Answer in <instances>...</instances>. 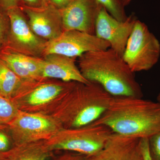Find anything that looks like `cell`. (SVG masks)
<instances>
[{
    "mask_svg": "<svg viewBox=\"0 0 160 160\" xmlns=\"http://www.w3.org/2000/svg\"><path fill=\"white\" fill-rule=\"evenodd\" d=\"M23 5L32 8H41L50 4V0H22ZM22 5V6H23Z\"/></svg>",
    "mask_w": 160,
    "mask_h": 160,
    "instance_id": "cell-24",
    "label": "cell"
},
{
    "mask_svg": "<svg viewBox=\"0 0 160 160\" xmlns=\"http://www.w3.org/2000/svg\"><path fill=\"white\" fill-rule=\"evenodd\" d=\"M102 6L97 0H73L61 10L64 31L78 30L95 35V26Z\"/></svg>",
    "mask_w": 160,
    "mask_h": 160,
    "instance_id": "cell-11",
    "label": "cell"
},
{
    "mask_svg": "<svg viewBox=\"0 0 160 160\" xmlns=\"http://www.w3.org/2000/svg\"><path fill=\"white\" fill-rule=\"evenodd\" d=\"M29 18L32 30L39 37L47 41L58 37L64 31L61 10L50 3L41 8L20 7Z\"/></svg>",
    "mask_w": 160,
    "mask_h": 160,
    "instance_id": "cell-12",
    "label": "cell"
},
{
    "mask_svg": "<svg viewBox=\"0 0 160 160\" xmlns=\"http://www.w3.org/2000/svg\"><path fill=\"white\" fill-rule=\"evenodd\" d=\"M141 146L143 155V160H152L149 153L148 138L141 139Z\"/></svg>",
    "mask_w": 160,
    "mask_h": 160,
    "instance_id": "cell-25",
    "label": "cell"
},
{
    "mask_svg": "<svg viewBox=\"0 0 160 160\" xmlns=\"http://www.w3.org/2000/svg\"><path fill=\"white\" fill-rule=\"evenodd\" d=\"M122 1L124 5H125V6H126L127 5H129L132 0H122Z\"/></svg>",
    "mask_w": 160,
    "mask_h": 160,
    "instance_id": "cell-28",
    "label": "cell"
},
{
    "mask_svg": "<svg viewBox=\"0 0 160 160\" xmlns=\"http://www.w3.org/2000/svg\"><path fill=\"white\" fill-rule=\"evenodd\" d=\"M94 124L113 133L149 138L160 131V102L135 97H113L106 111Z\"/></svg>",
    "mask_w": 160,
    "mask_h": 160,
    "instance_id": "cell-1",
    "label": "cell"
},
{
    "mask_svg": "<svg viewBox=\"0 0 160 160\" xmlns=\"http://www.w3.org/2000/svg\"><path fill=\"white\" fill-rule=\"evenodd\" d=\"M112 133L106 126L92 123L77 128H61L45 141L52 151L64 150L90 157L102 149Z\"/></svg>",
    "mask_w": 160,
    "mask_h": 160,
    "instance_id": "cell-4",
    "label": "cell"
},
{
    "mask_svg": "<svg viewBox=\"0 0 160 160\" xmlns=\"http://www.w3.org/2000/svg\"><path fill=\"white\" fill-rule=\"evenodd\" d=\"M90 160H143L141 139L112 132L102 149Z\"/></svg>",
    "mask_w": 160,
    "mask_h": 160,
    "instance_id": "cell-13",
    "label": "cell"
},
{
    "mask_svg": "<svg viewBox=\"0 0 160 160\" xmlns=\"http://www.w3.org/2000/svg\"><path fill=\"white\" fill-rule=\"evenodd\" d=\"M19 111L10 100L0 95V127H8Z\"/></svg>",
    "mask_w": 160,
    "mask_h": 160,
    "instance_id": "cell-18",
    "label": "cell"
},
{
    "mask_svg": "<svg viewBox=\"0 0 160 160\" xmlns=\"http://www.w3.org/2000/svg\"><path fill=\"white\" fill-rule=\"evenodd\" d=\"M43 63V79L54 78L62 82H76L87 84L75 63V58L62 54H49L45 56Z\"/></svg>",
    "mask_w": 160,
    "mask_h": 160,
    "instance_id": "cell-14",
    "label": "cell"
},
{
    "mask_svg": "<svg viewBox=\"0 0 160 160\" xmlns=\"http://www.w3.org/2000/svg\"><path fill=\"white\" fill-rule=\"evenodd\" d=\"M4 153H0V160L2 159Z\"/></svg>",
    "mask_w": 160,
    "mask_h": 160,
    "instance_id": "cell-30",
    "label": "cell"
},
{
    "mask_svg": "<svg viewBox=\"0 0 160 160\" xmlns=\"http://www.w3.org/2000/svg\"><path fill=\"white\" fill-rule=\"evenodd\" d=\"M45 141L15 145L2 160H50L53 155Z\"/></svg>",
    "mask_w": 160,
    "mask_h": 160,
    "instance_id": "cell-16",
    "label": "cell"
},
{
    "mask_svg": "<svg viewBox=\"0 0 160 160\" xmlns=\"http://www.w3.org/2000/svg\"><path fill=\"white\" fill-rule=\"evenodd\" d=\"M157 99V101H158V102H160V92L158 93V95Z\"/></svg>",
    "mask_w": 160,
    "mask_h": 160,
    "instance_id": "cell-29",
    "label": "cell"
},
{
    "mask_svg": "<svg viewBox=\"0 0 160 160\" xmlns=\"http://www.w3.org/2000/svg\"><path fill=\"white\" fill-rule=\"evenodd\" d=\"M149 153L152 160H160V131L148 138Z\"/></svg>",
    "mask_w": 160,
    "mask_h": 160,
    "instance_id": "cell-21",
    "label": "cell"
},
{
    "mask_svg": "<svg viewBox=\"0 0 160 160\" xmlns=\"http://www.w3.org/2000/svg\"><path fill=\"white\" fill-rule=\"evenodd\" d=\"M137 20L131 15L126 21H118L102 7L96 22L95 35L109 43L111 49L122 56Z\"/></svg>",
    "mask_w": 160,
    "mask_h": 160,
    "instance_id": "cell-9",
    "label": "cell"
},
{
    "mask_svg": "<svg viewBox=\"0 0 160 160\" xmlns=\"http://www.w3.org/2000/svg\"><path fill=\"white\" fill-rule=\"evenodd\" d=\"M109 48V43L95 35L78 30H67L63 31L56 38L47 41L44 54L55 53L79 58L86 52Z\"/></svg>",
    "mask_w": 160,
    "mask_h": 160,
    "instance_id": "cell-8",
    "label": "cell"
},
{
    "mask_svg": "<svg viewBox=\"0 0 160 160\" xmlns=\"http://www.w3.org/2000/svg\"><path fill=\"white\" fill-rule=\"evenodd\" d=\"M15 146L8 127H0V153H5Z\"/></svg>",
    "mask_w": 160,
    "mask_h": 160,
    "instance_id": "cell-20",
    "label": "cell"
},
{
    "mask_svg": "<svg viewBox=\"0 0 160 160\" xmlns=\"http://www.w3.org/2000/svg\"><path fill=\"white\" fill-rule=\"evenodd\" d=\"M106 11L118 21H125L128 16L126 15L122 0H97Z\"/></svg>",
    "mask_w": 160,
    "mask_h": 160,
    "instance_id": "cell-19",
    "label": "cell"
},
{
    "mask_svg": "<svg viewBox=\"0 0 160 160\" xmlns=\"http://www.w3.org/2000/svg\"><path fill=\"white\" fill-rule=\"evenodd\" d=\"M62 128L48 115L20 110L8 126L15 145L46 141Z\"/></svg>",
    "mask_w": 160,
    "mask_h": 160,
    "instance_id": "cell-7",
    "label": "cell"
},
{
    "mask_svg": "<svg viewBox=\"0 0 160 160\" xmlns=\"http://www.w3.org/2000/svg\"><path fill=\"white\" fill-rule=\"evenodd\" d=\"M0 59L24 81L42 79L44 60L6 48L0 52Z\"/></svg>",
    "mask_w": 160,
    "mask_h": 160,
    "instance_id": "cell-15",
    "label": "cell"
},
{
    "mask_svg": "<svg viewBox=\"0 0 160 160\" xmlns=\"http://www.w3.org/2000/svg\"><path fill=\"white\" fill-rule=\"evenodd\" d=\"M22 79L0 59V95L10 100L19 89Z\"/></svg>",
    "mask_w": 160,
    "mask_h": 160,
    "instance_id": "cell-17",
    "label": "cell"
},
{
    "mask_svg": "<svg viewBox=\"0 0 160 160\" xmlns=\"http://www.w3.org/2000/svg\"><path fill=\"white\" fill-rule=\"evenodd\" d=\"M122 57L134 73L150 70L159 60V41L140 20L135 23Z\"/></svg>",
    "mask_w": 160,
    "mask_h": 160,
    "instance_id": "cell-6",
    "label": "cell"
},
{
    "mask_svg": "<svg viewBox=\"0 0 160 160\" xmlns=\"http://www.w3.org/2000/svg\"><path fill=\"white\" fill-rule=\"evenodd\" d=\"M78 67L88 82L99 84L112 96L143 98L134 72L122 56L110 48L82 55Z\"/></svg>",
    "mask_w": 160,
    "mask_h": 160,
    "instance_id": "cell-2",
    "label": "cell"
},
{
    "mask_svg": "<svg viewBox=\"0 0 160 160\" xmlns=\"http://www.w3.org/2000/svg\"><path fill=\"white\" fill-rule=\"evenodd\" d=\"M113 96L93 82H76L48 115L64 128L82 127L94 122L106 111Z\"/></svg>",
    "mask_w": 160,
    "mask_h": 160,
    "instance_id": "cell-3",
    "label": "cell"
},
{
    "mask_svg": "<svg viewBox=\"0 0 160 160\" xmlns=\"http://www.w3.org/2000/svg\"><path fill=\"white\" fill-rule=\"evenodd\" d=\"M23 5L22 0H0V8L7 11L9 9Z\"/></svg>",
    "mask_w": 160,
    "mask_h": 160,
    "instance_id": "cell-22",
    "label": "cell"
},
{
    "mask_svg": "<svg viewBox=\"0 0 160 160\" xmlns=\"http://www.w3.org/2000/svg\"><path fill=\"white\" fill-rule=\"evenodd\" d=\"M55 160H90L89 158L84 155L78 153H72L70 152H66L58 157Z\"/></svg>",
    "mask_w": 160,
    "mask_h": 160,
    "instance_id": "cell-23",
    "label": "cell"
},
{
    "mask_svg": "<svg viewBox=\"0 0 160 160\" xmlns=\"http://www.w3.org/2000/svg\"><path fill=\"white\" fill-rule=\"evenodd\" d=\"M6 31L5 17L0 11V43L2 42Z\"/></svg>",
    "mask_w": 160,
    "mask_h": 160,
    "instance_id": "cell-27",
    "label": "cell"
},
{
    "mask_svg": "<svg viewBox=\"0 0 160 160\" xmlns=\"http://www.w3.org/2000/svg\"><path fill=\"white\" fill-rule=\"evenodd\" d=\"M73 0H50V2L60 10L66 8Z\"/></svg>",
    "mask_w": 160,
    "mask_h": 160,
    "instance_id": "cell-26",
    "label": "cell"
},
{
    "mask_svg": "<svg viewBox=\"0 0 160 160\" xmlns=\"http://www.w3.org/2000/svg\"><path fill=\"white\" fill-rule=\"evenodd\" d=\"M6 12L10 21L11 37L14 45L10 48L30 56L44 54L47 41L38 37L32 30L20 7L9 9Z\"/></svg>",
    "mask_w": 160,
    "mask_h": 160,
    "instance_id": "cell-10",
    "label": "cell"
},
{
    "mask_svg": "<svg viewBox=\"0 0 160 160\" xmlns=\"http://www.w3.org/2000/svg\"><path fill=\"white\" fill-rule=\"evenodd\" d=\"M45 79L23 81L10 101L20 111L48 115L76 82H47Z\"/></svg>",
    "mask_w": 160,
    "mask_h": 160,
    "instance_id": "cell-5",
    "label": "cell"
}]
</instances>
